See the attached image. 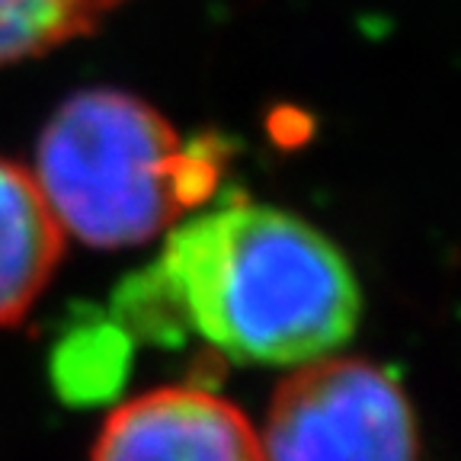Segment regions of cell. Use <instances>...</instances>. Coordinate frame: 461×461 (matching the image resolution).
<instances>
[{
    "label": "cell",
    "mask_w": 461,
    "mask_h": 461,
    "mask_svg": "<svg viewBox=\"0 0 461 461\" xmlns=\"http://www.w3.org/2000/svg\"><path fill=\"white\" fill-rule=\"evenodd\" d=\"M90 337L77 333V337L68 339L61 349H71L74 359L68 356H58V375H61V388H74L77 397L86 394H103L106 384L119 382L125 366V333L115 327V330H86Z\"/></svg>",
    "instance_id": "7"
},
{
    "label": "cell",
    "mask_w": 461,
    "mask_h": 461,
    "mask_svg": "<svg viewBox=\"0 0 461 461\" xmlns=\"http://www.w3.org/2000/svg\"><path fill=\"white\" fill-rule=\"evenodd\" d=\"M119 4L122 0H0V65L86 36Z\"/></svg>",
    "instance_id": "6"
},
{
    "label": "cell",
    "mask_w": 461,
    "mask_h": 461,
    "mask_svg": "<svg viewBox=\"0 0 461 461\" xmlns=\"http://www.w3.org/2000/svg\"><path fill=\"white\" fill-rule=\"evenodd\" d=\"M224 154L212 135L183 141L138 96L86 90L45 125L36 183L61 228L94 247H129L209 199Z\"/></svg>",
    "instance_id": "2"
},
{
    "label": "cell",
    "mask_w": 461,
    "mask_h": 461,
    "mask_svg": "<svg viewBox=\"0 0 461 461\" xmlns=\"http://www.w3.org/2000/svg\"><path fill=\"white\" fill-rule=\"evenodd\" d=\"M36 176L0 160V327L26 314L61 263L65 238Z\"/></svg>",
    "instance_id": "5"
},
{
    "label": "cell",
    "mask_w": 461,
    "mask_h": 461,
    "mask_svg": "<svg viewBox=\"0 0 461 461\" xmlns=\"http://www.w3.org/2000/svg\"><path fill=\"white\" fill-rule=\"evenodd\" d=\"M267 461H417L411 401L366 359L304 362L273 394L259 436Z\"/></svg>",
    "instance_id": "3"
},
{
    "label": "cell",
    "mask_w": 461,
    "mask_h": 461,
    "mask_svg": "<svg viewBox=\"0 0 461 461\" xmlns=\"http://www.w3.org/2000/svg\"><path fill=\"white\" fill-rule=\"evenodd\" d=\"M94 461H267L250 420L202 388H160L122 403Z\"/></svg>",
    "instance_id": "4"
},
{
    "label": "cell",
    "mask_w": 461,
    "mask_h": 461,
    "mask_svg": "<svg viewBox=\"0 0 461 461\" xmlns=\"http://www.w3.org/2000/svg\"><path fill=\"white\" fill-rule=\"evenodd\" d=\"M359 285L337 244L292 212L228 193L167 234L160 257L115 292V321L154 343L202 339L253 366H304L359 321Z\"/></svg>",
    "instance_id": "1"
}]
</instances>
